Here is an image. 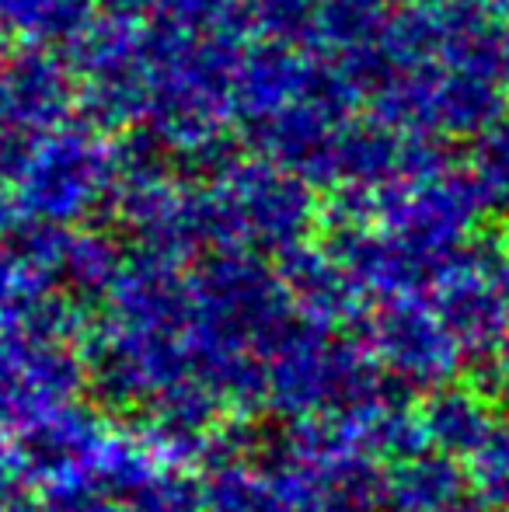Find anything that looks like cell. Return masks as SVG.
Segmentation results:
<instances>
[{"label": "cell", "instance_id": "6da1fadb", "mask_svg": "<svg viewBox=\"0 0 509 512\" xmlns=\"http://www.w3.org/2000/svg\"><path fill=\"white\" fill-rule=\"evenodd\" d=\"M471 185L482 203L509 209V122L485 129L471 154Z\"/></svg>", "mask_w": 509, "mask_h": 512}]
</instances>
